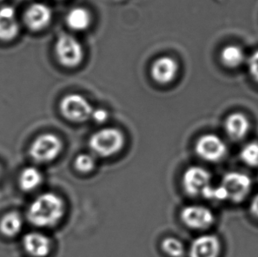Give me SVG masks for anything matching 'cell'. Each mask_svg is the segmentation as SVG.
<instances>
[{"label":"cell","instance_id":"1","mask_svg":"<svg viewBox=\"0 0 258 257\" xmlns=\"http://www.w3.org/2000/svg\"><path fill=\"white\" fill-rule=\"evenodd\" d=\"M67 205L60 196L53 192L39 195L28 206L27 219L33 226L49 228L56 226L66 214Z\"/></svg>","mask_w":258,"mask_h":257},{"label":"cell","instance_id":"2","mask_svg":"<svg viewBox=\"0 0 258 257\" xmlns=\"http://www.w3.org/2000/svg\"><path fill=\"white\" fill-rule=\"evenodd\" d=\"M125 144V137L120 130L103 128L92 134L88 140L91 151L97 156L109 158L120 153Z\"/></svg>","mask_w":258,"mask_h":257},{"label":"cell","instance_id":"3","mask_svg":"<svg viewBox=\"0 0 258 257\" xmlns=\"http://www.w3.org/2000/svg\"><path fill=\"white\" fill-rule=\"evenodd\" d=\"M63 147V141L58 136L44 133L33 140L29 147V155L36 163H49L59 156Z\"/></svg>","mask_w":258,"mask_h":257},{"label":"cell","instance_id":"4","mask_svg":"<svg viewBox=\"0 0 258 257\" xmlns=\"http://www.w3.org/2000/svg\"><path fill=\"white\" fill-rule=\"evenodd\" d=\"M94 108L89 101L80 94L67 95L60 102V112L64 118L73 122H84L91 118Z\"/></svg>","mask_w":258,"mask_h":257},{"label":"cell","instance_id":"5","mask_svg":"<svg viewBox=\"0 0 258 257\" xmlns=\"http://www.w3.org/2000/svg\"><path fill=\"white\" fill-rule=\"evenodd\" d=\"M220 186L226 193L227 201L239 204L250 191L251 179L241 172H229L224 175Z\"/></svg>","mask_w":258,"mask_h":257},{"label":"cell","instance_id":"6","mask_svg":"<svg viewBox=\"0 0 258 257\" xmlns=\"http://www.w3.org/2000/svg\"><path fill=\"white\" fill-rule=\"evenodd\" d=\"M197 155L205 161L219 162L227 153V146L217 135L209 133L199 137L195 144Z\"/></svg>","mask_w":258,"mask_h":257},{"label":"cell","instance_id":"7","mask_svg":"<svg viewBox=\"0 0 258 257\" xmlns=\"http://www.w3.org/2000/svg\"><path fill=\"white\" fill-rule=\"evenodd\" d=\"M55 50L59 63L66 67H76L83 58L82 46L77 39L70 35L58 37Z\"/></svg>","mask_w":258,"mask_h":257},{"label":"cell","instance_id":"8","mask_svg":"<svg viewBox=\"0 0 258 257\" xmlns=\"http://www.w3.org/2000/svg\"><path fill=\"white\" fill-rule=\"evenodd\" d=\"M180 219L185 226L192 230H206L215 222V216L204 205H187L181 209Z\"/></svg>","mask_w":258,"mask_h":257},{"label":"cell","instance_id":"9","mask_svg":"<svg viewBox=\"0 0 258 257\" xmlns=\"http://www.w3.org/2000/svg\"><path fill=\"white\" fill-rule=\"evenodd\" d=\"M212 175L206 168L199 166L188 167L182 175V188L189 197H199L211 184Z\"/></svg>","mask_w":258,"mask_h":257},{"label":"cell","instance_id":"10","mask_svg":"<svg viewBox=\"0 0 258 257\" xmlns=\"http://www.w3.org/2000/svg\"><path fill=\"white\" fill-rule=\"evenodd\" d=\"M221 242L214 234H204L192 240L188 249L189 257H219Z\"/></svg>","mask_w":258,"mask_h":257},{"label":"cell","instance_id":"11","mask_svg":"<svg viewBox=\"0 0 258 257\" xmlns=\"http://www.w3.org/2000/svg\"><path fill=\"white\" fill-rule=\"evenodd\" d=\"M22 246L30 256L47 257L52 249V241L44 233L30 232L23 237Z\"/></svg>","mask_w":258,"mask_h":257},{"label":"cell","instance_id":"12","mask_svg":"<svg viewBox=\"0 0 258 257\" xmlns=\"http://www.w3.org/2000/svg\"><path fill=\"white\" fill-rule=\"evenodd\" d=\"M52 13L49 7L42 3H35L28 7L24 15L26 26L33 31H41L49 24Z\"/></svg>","mask_w":258,"mask_h":257},{"label":"cell","instance_id":"13","mask_svg":"<svg viewBox=\"0 0 258 257\" xmlns=\"http://www.w3.org/2000/svg\"><path fill=\"white\" fill-rule=\"evenodd\" d=\"M20 24L14 7L5 6L0 8V40L9 42L17 37Z\"/></svg>","mask_w":258,"mask_h":257},{"label":"cell","instance_id":"14","mask_svg":"<svg viewBox=\"0 0 258 257\" xmlns=\"http://www.w3.org/2000/svg\"><path fill=\"white\" fill-rule=\"evenodd\" d=\"M177 72V62L168 56H163L155 60L151 70L153 79L160 84L171 82L176 76Z\"/></svg>","mask_w":258,"mask_h":257},{"label":"cell","instance_id":"15","mask_svg":"<svg viewBox=\"0 0 258 257\" xmlns=\"http://www.w3.org/2000/svg\"><path fill=\"white\" fill-rule=\"evenodd\" d=\"M224 126L227 136L231 139L238 141L247 136L250 128V122L244 114L233 113L227 116Z\"/></svg>","mask_w":258,"mask_h":257},{"label":"cell","instance_id":"16","mask_svg":"<svg viewBox=\"0 0 258 257\" xmlns=\"http://www.w3.org/2000/svg\"><path fill=\"white\" fill-rule=\"evenodd\" d=\"M23 226L24 220L19 212H8L0 220V233L4 236L13 238L21 233Z\"/></svg>","mask_w":258,"mask_h":257},{"label":"cell","instance_id":"17","mask_svg":"<svg viewBox=\"0 0 258 257\" xmlns=\"http://www.w3.org/2000/svg\"><path fill=\"white\" fill-rule=\"evenodd\" d=\"M43 175L36 167H25L19 177V184L23 191L31 192L41 186Z\"/></svg>","mask_w":258,"mask_h":257},{"label":"cell","instance_id":"18","mask_svg":"<svg viewBox=\"0 0 258 257\" xmlns=\"http://www.w3.org/2000/svg\"><path fill=\"white\" fill-rule=\"evenodd\" d=\"M220 58L226 67L237 68L243 63L246 59V56L241 47L237 45H228L222 49Z\"/></svg>","mask_w":258,"mask_h":257},{"label":"cell","instance_id":"19","mask_svg":"<svg viewBox=\"0 0 258 257\" xmlns=\"http://www.w3.org/2000/svg\"><path fill=\"white\" fill-rule=\"evenodd\" d=\"M90 21V14L84 8H74L67 14V25L74 30H84L88 28Z\"/></svg>","mask_w":258,"mask_h":257},{"label":"cell","instance_id":"20","mask_svg":"<svg viewBox=\"0 0 258 257\" xmlns=\"http://www.w3.org/2000/svg\"><path fill=\"white\" fill-rule=\"evenodd\" d=\"M161 248L169 257H182L185 254L184 244L174 237H167L161 242Z\"/></svg>","mask_w":258,"mask_h":257},{"label":"cell","instance_id":"21","mask_svg":"<svg viewBox=\"0 0 258 257\" xmlns=\"http://www.w3.org/2000/svg\"><path fill=\"white\" fill-rule=\"evenodd\" d=\"M241 160L248 167H258V143L250 142L245 145L241 153Z\"/></svg>","mask_w":258,"mask_h":257},{"label":"cell","instance_id":"22","mask_svg":"<svg viewBox=\"0 0 258 257\" xmlns=\"http://www.w3.org/2000/svg\"><path fill=\"white\" fill-rule=\"evenodd\" d=\"M75 169L81 174H89L96 167L94 157L88 153H81L74 160Z\"/></svg>","mask_w":258,"mask_h":257},{"label":"cell","instance_id":"23","mask_svg":"<svg viewBox=\"0 0 258 257\" xmlns=\"http://www.w3.org/2000/svg\"><path fill=\"white\" fill-rule=\"evenodd\" d=\"M248 67L252 78L258 83V50L249 56L248 59Z\"/></svg>","mask_w":258,"mask_h":257},{"label":"cell","instance_id":"24","mask_svg":"<svg viewBox=\"0 0 258 257\" xmlns=\"http://www.w3.org/2000/svg\"><path fill=\"white\" fill-rule=\"evenodd\" d=\"M91 118L94 120V122L97 123H103L108 118V112L104 108H97L94 109Z\"/></svg>","mask_w":258,"mask_h":257},{"label":"cell","instance_id":"25","mask_svg":"<svg viewBox=\"0 0 258 257\" xmlns=\"http://www.w3.org/2000/svg\"><path fill=\"white\" fill-rule=\"evenodd\" d=\"M250 212L253 216H255V218L258 219V193L252 199L251 204H250Z\"/></svg>","mask_w":258,"mask_h":257},{"label":"cell","instance_id":"26","mask_svg":"<svg viewBox=\"0 0 258 257\" xmlns=\"http://www.w3.org/2000/svg\"><path fill=\"white\" fill-rule=\"evenodd\" d=\"M0 176H1V167H0Z\"/></svg>","mask_w":258,"mask_h":257},{"label":"cell","instance_id":"27","mask_svg":"<svg viewBox=\"0 0 258 257\" xmlns=\"http://www.w3.org/2000/svg\"><path fill=\"white\" fill-rule=\"evenodd\" d=\"M2 1H4V0H0V2H2Z\"/></svg>","mask_w":258,"mask_h":257}]
</instances>
